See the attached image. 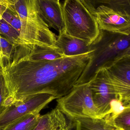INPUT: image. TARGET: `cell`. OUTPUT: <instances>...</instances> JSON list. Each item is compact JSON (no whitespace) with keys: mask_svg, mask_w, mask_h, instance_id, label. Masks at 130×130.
<instances>
[{"mask_svg":"<svg viewBox=\"0 0 130 130\" xmlns=\"http://www.w3.org/2000/svg\"><path fill=\"white\" fill-rule=\"evenodd\" d=\"M93 51L54 60H35L24 56L3 67L8 92V107L38 94L60 98L69 93L85 69Z\"/></svg>","mask_w":130,"mask_h":130,"instance_id":"1","label":"cell"},{"mask_svg":"<svg viewBox=\"0 0 130 130\" xmlns=\"http://www.w3.org/2000/svg\"><path fill=\"white\" fill-rule=\"evenodd\" d=\"M90 46L93 50L91 56L76 84L89 82L99 70L117 60L130 46V34L100 30L98 36Z\"/></svg>","mask_w":130,"mask_h":130,"instance_id":"2","label":"cell"},{"mask_svg":"<svg viewBox=\"0 0 130 130\" xmlns=\"http://www.w3.org/2000/svg\"><path fill=\"white\" fill-rule=\"evenodd\" d=\"M62 6L65 32L91 44L100 30L94 16L81 0H64Z\"/></svg>","mask_w":130,"mask_h":130,"instance_id":"3","label":"cell"},{"mask_svg":"<svg viewBox=\"0 0 130 130\" xmlns=\"http://www.w3.org/2000/svg\"><path fill=\"white\" fill-rule=\"evenodd\" d=\"M57 103L56 107L72 120L83 117L101 118L89 82L75 85L69 93L57 99Z\"/></svg>","mask_w":130,"mask_h":130,"instance_id":"4","label":"cell"},{"mask_svg":"<svg viewBox=\"0 0 130 130\" xmlns=\"http://www.w3.org/2000/svg\"><path fill=\"white\" fill-rule=\"evenodd\" d=\"M89 83L100 117L109 115L111 102L118 98L104 68L99 70Z\"/></svg>","mask_w":130,"mask_h":130,"instance_id":"5","label":"cell"},{"mask_svg":"<svg viewBox=\"0 0 130 130\" xmlns=\"http://www.w3.org/2000/svg\"><path fill=\"white\" fill-rule=\"evenodd\" d=\"M118 99L130 104V56L123 57L104 67Z\"/></svg>","mask_w":130,"mask_h":130,"instance_id":"6","label":"cell"},{"mask_svg":"<svg viewBox=\"0 0 130 130\" xmlns=\"http://www.w3.org/2000/svg\"><path fill=\"white\" fill-rule=\"evenodd\" d=\"M56 99L52 95L42 93L36 95L19 104L11 105L0 116V130L27 114L40 113Z\"/></svg>","mask_w":130,"mask_h":130,"instance_id":"7","label":"cell"},{"mask_svg":"<svg viewBox=\"0 0 130 130\" xmlns=\"http://www.w3.org/2000/svg\"><path fill=\"white\" fill-rule=\"evenodd\" d=\"M100 30L125 35L130 34V17L108 7H98L94 15Z\"/></svg>","mask_w":130,"mask_h":130,"instance_id":"8","label":"cell"},{"mask_svg":"<svg viewBox=\"0 0 130 130\" xmlns=\"http://www.w3.org/2000/svg\"><path fill=\"white\" fill-rule=\"evenodd\" d=\"M39 15L49 27L59 34L65 32L62 6L58 0H36Z\"/></svg>","mask_w":130,"mask_h":130,"instance_id":"9","label":"cell"},{"mask_svg":"<svg viewBox=\"0 0 130 130\" xmlns=\"http://www.w3.org/2000/svg\"><path fill=\"white\" fill-rule=\"evenodd\" d=\"M33 130H75L74 120L57 107L45 114L40 115Z\"/></svg>","mask_w":130,"mask_h":130,"instance_id":"10","label":"cell"},{"mask_svg":"<svg viewBox=\"0 0 130 130\" xmlns=\"http://www.w3.org/2000/svg\"><path fill=\"white\" fill-rule=\"evenodd\" d=\"M55 45L61 50L65 56H73L92 51L88 43L72 36L66 32L56 36Z\"/></svg>","mask_w":130,"mask_h":130,"instance_id":"11","label":"cell"},{"mask_svg":"<svg viewBox=\"0 0 130 130\" xmlns=\"http://www.w3.org/2000/svg\"><path fill=\"white\" fill-rule=\"evenodd\" d=\"M83 4L94 15L101 6L108 7L121 14L130 17V0H81Z\"/></svg>","mask_w":130,"mask_h":130,"instance_id":"12","label":"cell"},{"mask_svg":"<svg viewBox=\"0 0 130 130\" xmlns=\"http://www.w3.org/2000/svg\"><path fill=\"white\" fill-rule=\"evenodd\" d=\"M74 121L75 130H120L105 117L79 118Z\"/></svg>","mask_w":130,"mask_h":130,"instance_id":"13","label":"cell"},{"mask_svg":"<svg viewBox=\"0 0 130 130\" xmlns=\"http://www.w3.org/2000/svg\"><path fill=\"white\" fill-rule=\"evenodd\" d=\"M26 56L35 60H54L65 57L61 50L56 47L36 46Z\"/></svg>","mask_w":130,"mask_h":130,"instance_id":"14","label":"cell"},{"mask_svg":"<svg viewBox=\"0 0 130 130\" xmlns=\"http://www.w3.org/2000/svg\"><path fill=\"white\" fill-rule=\"evenodd\" d=\"M40 113L27 114L14 121L1 130H33L40 116Z\"/></svg>","mask_w":130,"mask_h":130,"instance_id":"15","label":"cell"},{"mask_svg":"<svg viewBox=\"0 0 130 130\" xmlns=\"http://www.w3.org/2000/svg\"><path fill=\"white\" fill-rule=\"evenodd\" d=\"M107 119L120 130H130V104L126 105L123 110L111 118Z\"/></svg>","mask_w":130,"mask_h":130,"instance_id":"16","label":"cell"},{"mask_svg":"<svg viewBox=\"0 0 130 130\" xmlns=\"http://www.w3.org/2000/svg\"><path fill=\"white\" fill-rule=\"evenodd\" d=\"M8 95V91L3 76L2 69L0 66V116L8 108L6 104Z\"/></svg>","mask_w":130,"mask_h":130,"instance_id":"17","label":"cell"},{"mask_svg":"<svg viewBox=\"0 0 130 130\" xmlns=\"http://www.w3.org/2000/svg\"><path fill=\"white\" fill-rule=\"evenodd\" d=\"M127 56H130V46L128 47V48L119 57L118 59L123 58V57H127Z\"/></svg>","mask_w":130,"mask_h":130,"instance_id":"18","label":"cell"},{"mask_svg":"<svg viewBox=\"0 0 130 130\" xmlns=\"http://www.w3.org/2000/svg\"><path fill=\"white\" fill-rule=\"evenodd\" d=\"M7 7L3 6V5H0V21H1L2 17V15H3L4 12L5 11V10L6 8H7Z\"/></svg>","mask_w":130,"mask_h":130,"instance_id":"19","label":"cell"},{"mask_svg":"<svg viewBox=\"0 0 130 130\" xmlns=\"http://www.w3.org/2000/svg\"><path fill=\"white\" fill-rule=\"evenodd\" d=\"M9 4L8 0H0V5L7 7Z\"/></svg>","mask_w":130,"mask_h":130,"instance_id":"20","label":"cell"},{"mask_svg":"<svg viewBox=\"0 0 130 130\" xmlns=\"http://www.w3.org/2000/svg\"><path fill=\"white\" fill-rule=\"evenodd\" d=\"M18 0H8L10 4H13L16 2Z\"/></svg>","mask_w":130,"mask_h":130,"instance_id":"21","label":"cell"},{"mask_svg":"<svg viewBox=\"0 0 130 130\" xmlns=\"http://www.w3.org/2000/svg\"><path fill=\"white\" fill-rule=\"evenodd\" d=\"M58 1H59V0H58Z\"/></svg>","mask_w":130,"mask_h":130,"instance_id":"22","label":"cell"}]
</instances>
